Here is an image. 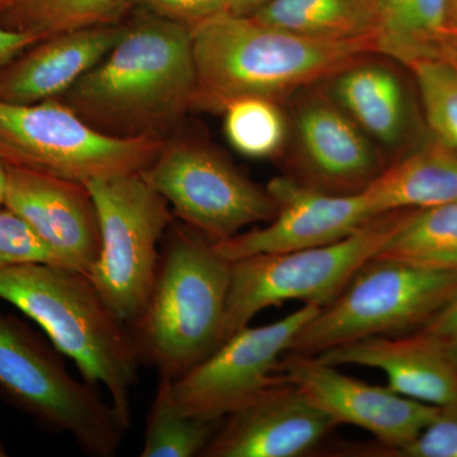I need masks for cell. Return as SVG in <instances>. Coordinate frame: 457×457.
I'll return each mask as SVG.
<instances>
[{
    "label": "cell",
    "instance_id": "obj_38",
    "mask_svg": "<svg viewBox=\"0 0 457 457\" xmlns=\"http://www.w3.org/2000/svg\"><path fill=\"white\" fill-rule=\"evenodd\" d=\"M8 456L7 450H5L4 445H3V442L0 441V457H5Z\"/></svg>",
    "mask_w": 457,
    "mask_h": 457
},
{
    "label": "cell",
    "instance_id": "obj_15",
    "mask_svg": "<svg viewBox=\"0 0 457 457\" xmlns=\"http://www.w3.org/2000/svg\"><path fill=\"white\" fill-rule=\"evenodd\" d=\"M337 427L282 378L221 420L200 457L308 456Z\"/></svg>",
    "mask_w": 457,
    "mask_h": 457
},
{
    "label": "cell",
    "instance_id": "obj_3",
    "mask_svg": "<svg viewBox=\"0 0 457 457\" xmlns=\"http://www.w3.org/2000/svg\"><path fill=\"white\" fill-rule=\"evenodd\" d=\"M0 299L35 320L86 383L104 385L125 426L140 359L128 324L107 305L88 273L49 263L0 270Z\"/></svg>",
    "mask_w": 457,
    "mask_h": 457
},
{
    "label": "cell",
    "instance_id": "obj_25",
    "mask_svg": "<svg viewBox=\"0 0 457 457\" xmlns=\"http://www.w3.org/2000/svg\"><path fill=\"white\" fill-rule=\"evenodd\" d=\"M171 378L159 376L155 398L146 418L141 457L201 456L220 422L183 414L170 395Z\"/></svg>",
    "mask_w": 457,
    "mask_h": 457
},
{
    "label": "cell",
    "instance_id": "obj_13",
    "mask_svg": "<svg viewBox=\"0 0 457 457\" xmlns=\"http://www.w3.org/2000/svg\"><path fill=\"white\" fill-rule=\"evenodd\" d=\"M276 213L266 227L253 228L213 243L224 260L285 253L327 245L351 236L378 216L365 192L335 195L303 185L290 176L267 185Z\"/></svg>",
    "mask_w": 457,
    "mask_h": 457
},
{
    "label": "cell",
    "instance_id": "obj_9",
    "mask_svg": "<svg viewBox=\"0 0 457 457\" xmlns=\"http://www.w3.org/2000/svg\"><path fill=\"white\" fill-rule=\"evenodd\" d=\"M86 187L97 209L102 242L88 276L114 314L130 326L152 293L159 245L174 213L141 173L90 180Z\"/></svg>",
    "mask_w": 457,
    "mask_h": 457
},
{
    "label": "cell",
    "instance_id": "obj_5",
    "mask_svg": "<svg viewBox=\"0 0 457 457\" xmlns=\"http://www.w3.org/2000/svg\"><path fill=\"white\" fill-rule=\"evenodd\" d=\"M0 396L90 456L113 457L129 431L97 386L78 380L65 356L25 321L0 314Z\"/></svg>",
    "mask_w": 457,
    "mask_h": 457
},
{
    "label": "cell",
    "instance_id": "obj_32",
    "mask_svg": "<svg viewBox=\"0 0 457 457\" xmlns=\"http://www.w3.org/2000/svg\"><path fill=\"white\" fill-rule=\"evenodd\" d=\"M41 40L44 38L33 33L16 31L0 25V71L21 53Z\"/></svg>",
    "mask_w": 457,
    "mask_h": 457
},
{
    "label": "cell",
    "instance_id": "obj_6",
    "mask_svg": "<svg viewBox=\"0 0 457 457\" xmlns=\"http://www.w3.org/2000/svg\"><path fill=\"white\" fill-rule=\"evenodd\" d=\"M408 212L381 213L330 245L230 262L221 343L270 306L297 300L323 308L333 302L354 273L383 251Z\"/></svg>",
    "mask_w": 457,
    "mask_h": 457
},
{
    "label": "cell",
    "instance_id": "obj_10",
    "mask_svg": "<svg viewBox=\"0 0 457 457\" xmlns=\"http://www.w3.org/2000/svg\"><path fill=\"white\" fill-rule=\"evenodd\" d=\"M141 176L183 224L213 243L269 222L276 213L267 187L252 182L212 147L195 141H165Z\"/></svg>",
    "mask_w": 457,
    "mask_h": 457
},
{
    "label": "cell",
    "instance_id": "obj_29",
    "mask_svg": "<svg viewBox=\"0 0 457 457\" xmlns=\"http://www.w3.org/2000/svg\"><path fill=\"white\" fill-rule=\"evenodd\" d=\"M383 457H457V399L438 407L416 440Z\"/></svg>",
    "mask_w": 457,
    "mask_h": 457
},
{
    "label": "cell",
    "instance_id": "obj_21",
    "mask_svg": "<svg viewBox=\"0 0 457 457\" xmlns=\"http://www.w3.org/2000/svg\"><path fill=\"white\" fill-rule=\"evenodd\" d=\"M253 17L303 37L376 46L374 0H269Z\"/></svg>",
    "mask_w": 457,
    "mask_h": 457
},
{
    "label": "cell",
    "instance_id": "obj_11",
    "mask_svg": "<svg viewBox=\"0 0 457 457\" xmlns=\"http://www.w3.org/2000/svg\"><path fill=\"white\" fill-rule=\"evenodd\" d=\"M319 309L303 303L299 311L275 323L243 328L187 374L171 380L174 405L187 416L220 422L262 390L281 380L282 357Z\"/></svg>",
    "mask_w": 457,
    "mask_h": 457
},
{
    "label": "cell",
    "instance_id": "obj_20",
    "mask_svg": "<svg viewBox=\"0 0 457 457\" xmlns=\"http://www.w3.org/2000/svg\"><path fill=\"white\" fill-rule=\"evenodd\" d=\"M363 192L378 215L453 203L457 153L435 139L387 164Z\"/></svg>",
    "mask_w": 457,
    "mask_h": 457
},
{
    "label": "cell",
    "instance_id": "obj_26",
    "mask_svg": "<svg viewBox=\"0 0 457 457\" xmlns=\"http://www.w3.org/2000/svg\"><path fill=\"white\" fill-rule=\"evenodd\" d=\"M222 114L225 137L240 154L252 159H267L278 155L284 149L288 125L275 99H237Z\"/></svg>",
    "mask_w": 457,
    "mask_h": 457
},
{
    "label": "cell",
    "instance_id": "obj_22",
    "mask_svg": "<svg viewBox=\"0 0 457 457\" xmlns=\"http://www.w3.org/2000/svg\"><path fill=\"white\" fill-rule=\"evenodd\" d=\"M376 54L407 66L437 55L438 42L449 27L450 0H374Z\"/></svg>",
    "mask_w": 457,
    "mask_h": 457
},
{
    "label": "cell",
    "instance_id": "obj_4",
    "mask_svg": "<svg viewBox=\"0 0 457 457\" xmlns=\"http://www.w3.org/2000/svg\"><path fill=\"white\" fill-rule=\"evenodd\" d=\"M230 262L186 224L164 236L145 308L129 326L141 363L171 380L187 374L221 343Z\"/></svg>",
    "mask_w": 457,
    "mask_h": 457
},
{
    "label": "cell",
    "instance_id": "obj_37",
    "mask_svg": "<svg viewBox=\"0 0 457 457\" xmlns=\"http://www.w3.org/2000/svg\"><path fill=\"white\" fill-rule=\"evenodd\" d=\"M13 3L14 0H0V16H2Z\"/></svg>",
    "mask_w": 457,
    "mask_h": 457
},
{
    "label": "cell",
    "instance_id": "obj_23",
    "mask_svg": "<svg viewBox=\"0 0 457 457\" xmlns=\"http://www.w3.org/2000/svg\"><path fill=\"white\" fill-rule=\"evenodd\" d=\"M376 257L457 273V201L409 210L398 231Z\"/></svg>",
    "mask_w": 457,
    "mask_h": 457
},
{
    "label": "cell",
    "instance_id": "obj_2",
    "mask_svg": "<svg viewBox=\"0 0 457 457\" xmlns=\"http://www.w3.org/2000/svg\"><path fill=\"white\" fill-rule=\"evenodd\" d=\"M191 32L196 68L192 108L209 112L222 113L245 97L278 101L376 54L372 41L315 40L228 12Z\"/></svg>",
    "mask_w": 457,
    "mask_h": 457
},
{
    "label": "cell",
    "instance_id": "obj_14",
    "mask_svg": "<svg viewBox=\"0 0 457 457\" xmlns=\"http://www.w3.org/2000/svg\"><path fill=\"white\" fill-rule=\"evenodd\" d=\"M296 141L290 176L328 194H361L386 168L384 153L323 89L306 92L293 110Z\"/></svg>",
    "mask_w": 457,
    "mask_h": 457
},
{
    "label": "cell",
    "instance_id": "obj_30",
    "mask_svg": "<svg viewBox=\"0 0 457 457\" xmlns=\"http://www.w3.org/2000/svg\"><path fill=\"white\" fill-rule=\"evenodd\" d=\"M144 11L192 29L228 12L230 0H134Z\"/></svg>",
    "mask_w": 457,
    "mask_h": 457
},
{
    "label": "cell",
    "instance_id": "obj_8",
    "mask_svg": "<svg viewBox=\"0 0 457 457\" xmlns=\"http://www.w3.org/2000/svg\"><path fill=\"white\" fill-rule=\"evenodd\" d=\"M165 141L106 134L62 99L33 104L0 101V156L9 164L82 185L141 173Z\"/></svg>",
    "mask_w": 457,
    "mask_h": 457
},
{
    "label": "cell",
    "instance_id": "obj_1",
    "mask_svg": "<svg viewBox=\"0 0 457 457\" xmlns=\"http://www.w3.org/2000/svg\"><path fill=\"white\" fill-rule=\"evenodd\" d=\"M195 93L191 29L144 11L60 99L106 134L165 139L192 110Z\"/></svg>",
    "mask_w": 457,
    "mask_h": 457
},
{
    "label": "cell",
    "instance_id": "obj_7",
    "mask_svg": "<svg viewBox=\"0 0 457 457\" xmlns=\"http://www.w3.org/2000/svg\"><path fill=\"white\" fill-rule=\"evenodd\" d=\"M456 293V272L372 258L299 330L287 352L318 356L369 337L414 332Z\"/></svg>",
    "mask_w": 457,
    "mask_h": 457
},
{
    "label": "cell",
    "instance_id": "obj_31",
    "mask_svg": "<svg viewBox=\"0 0 457 457\" xmlns=\"http://www.w3.org/2000/svg\"><path fill=\"white\" fill-rule=\"evenodd\" d=\"M420 329L441 345L442 350L457 369V293Z\"/></svg>",
    "mask_w": 457,
    "mask_h": 457
},
{
    "label": "cell",
    "instance_id": "obj_28",
    "mask_svg": "<svg viewBox=\"0 0 457 457\" xmlns=\"http://www.w3.org/2000/svg\"><path fill=\"white\" fill-rule=\"evenodd\" d=\"M26 263L56 264L47 245L20 216L0 206V270Z\"/></svg>",
    "mask_w": 457,
    "mask_h": 457
},
{
    "label": "cell",
    "instance_id": "obj_16",
    "mask_svg": "<svg viewBox=\"0 0 457 457\" xmlns=\"http://www.w3.org/2000/svg\"><path fill=\"white\" fill-rule=\"evenodd\" d=\"M7 170L4 206L35 231L57 266L88 273L102 242L97 209L86 185L20 165L7 163Z\"/></svg>",
    "mask_w": 457,
    "mask_h": 457
},
{
    "label": "cell",
    "instance_id": "obj_27",
    "mask_svg": "<svg viewBox=\"0 0 457 457\" xmlns=\"http://www.w3.org/2000/svg\"><path fill=\"white\" fill-rule=\"evenodd\" d=\"M416 79L429 130L457 153V69L441 56H423L407 65Z\"/></svg>",
    "mask_w": 457,
    "mask_h": 457
},
{
    "label": "cell",
    "instance_id": "obj_36",
    "mask_svg": "<svg viewBox=\"0 0 457 457\" xmlns=\"http://www.w3.org/2000/svg\"><path fill=\"white\" fill-rule=\"evenodd\" d=\"M449 26L457 27V0H450Z\"/></svg>",
    "mask_w": 457,
    "mask_h": 457
},
{
    "label": "cell",
    "instance_id": "obj_12",
    "mask_svg": "<svg viewBox=\"0 0 457 457\" xmlns=\"http://www.w3.org/2000/svg\"><path fill=\"white\" fill-rule=\"evenodd\" d=\"M279 374L294 384L337 426L360 427L374 435L372 444L342 445L335 455L383 457L416 440L438 407L407 398L387 386L371 385L338 371L317 356L286 352Z\"/></svg>",
    "mask_w": 457,
    "mask_h": 457
},
{
    "label": "cell",
    "instance_id": "obj_24",
    "mask_svg": "<svg viewBox=\"0 0 457 457\" xmlns=\"http://www.w3.org/2000/svg\"><path fill=\"white\" fill-rule=\"evenodd\" d=\"M134 0H14L0 25L42 38L93 27L120 25Z\"/></svg>",
    "mask_w": 457,
    "mask_h": 457
},
{
    "label": "cell",
    "instance_id": "obj_19",
    "mask_svg": "<svg viewBox=\"0 0 457 457\" xmlns=\"http://www.w3.org/2000/svg\"><path fill=\"white\" fill-rule=\"evenodd\" d=\"M361 57L324 80V93L380 147L395 152L407 137V92L392 66Z\"/></svg>",
    "mask_w": 457,
    "mask_h": 457
},
{
    "label": "cell",
    "instance_id": "obj_35",
    "mask_svg": "<svg viewBox=\"0 0 457 457\" xmlns=\"http://www.w3.org/2000/svg\"><path fill=\"white\" fill-rule=\"evenodd\" d=\"M8 170L4 159L0 156V206L4 204L5 189H7Z\"/></svg>",
    "mask_w": 457,
    "mask_h": 457
},
{
    "label": "cell",
    "instance_id": "obj_17",
    "mask_svg": "<svg viewBox=\"0 0 457 457\" xmlns=\"http://www.w3.org/2000/svg\"><path fill=\"white\" fill-rule=\"evenodd\" d=\"M329 365L363 366L386 375L390 390L426 404L457 399V369L431 336L422 329L396 336H376L318 354Z\"/></svg>",
    "mask_w": 457,
    "mask_h": 457
},
{
    "label": "cell",
    "instance_id": "obj_18",
    "mask_svg": "<svg viewBox=\"0 0 457 457\" xmlns=\"http://www.w3.org/2000/svg\"><path fill=\"white\" fill-rule=\"evenodd\" d=\"M125 25L93 27L50 36L0 71V101L33 104L60 99L110 53Z\"/></svg>",
    "mask_w": 457,
    "mask_h": 457
},
{
    "label": "cell",
    "instance_id": "obj_33",
    "mask_svg": "<svg viewBox=\"0 0 457 457\" xmlns=\"http://www.w3.org/2000/svg\"><path fill=\"white\" fill-rule=\"evenodd\" d=\"M437 55L457 69V27H447L438 42Z\"/></svg>",
    "mask_w": 457,
    "mask_h": 457
},
{
    "label": "cell",
    "instance_id": "obj_34",
    "mask_svg": "<svg viewBox=\"0 0 457 457\" xmlns=\"http://www.w3.org/2000/svg\"><path fill=\"white\" fill-rule=\"evenodd\" d=\"M269 0H230L228 13L236 16H253Z\"/></svg>",
    "mask_w": 457,
    "mask_h": 457
}]
</instances>
